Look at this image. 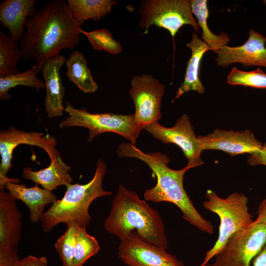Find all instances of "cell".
Wrapping results in <instances>:
<instances>
[{
  "instance_id": "1",
  "label": "cell",
  "mask_w": 266,
  "mask_h": 266,
  "mask_svg": "<svg viewBox=\"0 0 266 266\" xmlns=\"http://www.w3.org/2000/svg\"><path fill=\"white\" fill-rule=\"evenodd\" d=\"M81 30L67 1H48L26 22L20 40L22 60L33 61L40 73L44 64L63 50H73L79 45Z\"/></svg>"
},
{
  "instance_id": "2",
  "label": "cell",
  "mask_w": 266,
  "mask_h": 266,
  "mask_svg": "<svg viewBox=\"0 0 266 266\" xmlns=\"http://www.w3.org/2000/svg\"><path fill=\"white\" fill-rule=\"evenodd\" d=\"M118 157L133 158L147 164L157 179V184L144 193L146 201H166L173 203L181 211L183 219L200 231L212 234V223L205 219L197 210L187 194L183 186V178L187 167L180 170L170 168L169 157L160 152H144L131 142H123L117 148Z\"/></svg>"
},
{
  "instance_id": "3",
  "label": "cell",
  "mask_w": 266,
  "mask_h": 266,
  "mask_svg": "<svg viewBox=\"0 0 266 266\" xmlns=\"http://www.w3.org/2000/svg\"><path fill=\"white\" fill-rule=\"evenodd\" d=\"M104 230L120 241L135 233L142 240L166 249L168 241L159 212L134 191L120 185L111 203Z\"/></svg>"
},
{
  "instance_id": "4",
  "label": "cell",
  "mask_w": 266,
  "mask_h": 266,
  "mask_svg": "<svg viewBox=\"0 0 266 266\" xmlns=\"http://www.w3.org/2000/svg\"><path fill=\"white\" fill-rule=\"evenodd\" d=\"M106 172V164L100 159L90 181L84 184H70L66 186L62 198L55 200L44 212L40 220L42 231L49 233L60 223H64L66 226L74 224L86 228L92 220L89 213L92 202L97 198L112 194L102 187Z\"/></svg>"
},
{
  "instance_id": "5",
  "label": "cell",
  "mask_w": 266,
  "mask_h": 266,
  "mask_svg": "<svg viewBox=\"0 0 266 266\" xmlns=\"http://www.w3.org/2000/svg\"><path fill=\"white\" fill-rule=\"evenodd\" d=\"M205 197L203 207L217 214L220 223L218 238L212 248L206 252L201 266L207 264L215 257L233 234L254 222L249 210L248 199L244 194L234 192L223 198L214 191L208 190Z\"/></svg>"
},
{
  "instance_id": "6",
  "label": "cell",
  "mask_w": 266,
  "mask_h": 266,
  "mask_svg": "<svg viewBox=\"0 0 266 266\" xmlns=\"http://www.w3.org/2000/svg\"><path fill=\"white\" fill-rule=\"evenodd\" d=\"M65 111L68 116L62 121L60 128L68 127H83L88 129V142L99 134L107 132L118 133L135 145L140 131L134 122V114H120L111 112L91 113L85 108L74 107L68 101Z\"/></svg>"
},
{
  "instance_id": "7",
  "label": "cell",
  "mask_w": 266,
  "mask_h": 266,
  "mask_svg": "<svg viewBox=\"0 0 266 266\" xmlns=\"http://www.w3.org/2000/svg\"><path fill=\"white\" fill-rule=\"evenodd\" d=\"M138 12L139 27L145 34L153 25L166 30L173 38L185 25L192 26L197 33L200 29L188 0H142Z\"/></svg>"
},
{
  "instance_id": "8",
  "label": "cell",
  "mask_w": 266,
  "mask_h": 266,
  "mask_svg": "<svg viewBox=\"0 0 266 266\" xmlns=\"http://www.w3.org/2000/svg\"><path fill=\"white\" fill-rule=\"evenodd\" d=\"M266 244V225L253 223L233 234L215 256L213 266H250Z\"/></svg>"
},
{
  "instance_id": "9",
  "label": "cell",
  "mask_w": 266,
  "mask_h": 266,
  "mask_svg": "<svg viewBox=\"0 0 266 266\" xmlns=\"http://www.w3.org/2000/svg\"><path fill=\"white\" fill-rule=\"evenodd\" d=\"M165 92V86L150 74L132 78L129 95L135 105L134 122L141 130L161 118V102Z\"/></svg>"
},
{
  "instance_id": "10",
  "label": "cell",
  "mask_w": 266,
  "mask_h": 266,
  "mask_svg": "<svg viewBox=\"0 0 266 266\" xmlns=\"http://www.w3.org/2000/svg\"><path fill=\"white\" fill-rule=\"evenodd\" d=\"M144 129L165 144L173 143L178 146L188 160L186 167L189 169L204 164L201 158L203 150L186 114H182L172 127H165L156 122Z\"/></svg>"
},
{
  "instance_id": "11",
  "label": "cell",
  "mask_w": 266,
  "mask_h": 266,
  "mask_svg": "<svg viewBox=\"0 0 266 266\" xmlns=\"http://www.w3.org/2000/svg\"><path fill=\"white\" fill-rule=\"evenodd\" d=\"M118 256L128 266H185L166 249L142 240L134 232L121 241Z\"/></svg>"
},
{
  "instance_id": "12",
  "label": "cell",
  "mask_w": 266,
  "mask_h": 266,
  "mask_svg": "<svg viewBox=\"0 0 266 266\" xmlns=\"http://www.w3.org/2000/svg\"><path fill=\"white\" fill-rule=\"evenodd\" d=\"M28 144L39 147L44 149L51 159L59 155L55 149L57 141L55 137L43 133L26 132L10 127L0 132V180L6 178L12 166L13 152L17 146Z\"/></svg>"
},
{
  "instance_id": "13",
  "label": "cell",
  "mask_w": 266,
  "mask_h": 266,
  "mask_svg": "<svg viewBox=\"0 0 266 266\" xmlns=\"http://www.w3.org/2000/svg\"><path fill=\"white\" fill-rule=\"evenodd\" d=\"M203 151L218 150L231 156L251 153L259 150L263 144L250 130L227 131L216 129L205 135L198 136Z\"/></svg>"
},
{
  "instance_id": "14",
  "label": "cell",
  "mask_w": 266,
  "mask_h": 266,
  "mask_svg": "<svg viewBox=\"0 0 266 266\" xmlns=\"http://www.w3.org/2000/svg\"><path fill=\"white\" fill-rule=\"evenodd\" d=\"M266 37L251 28L249 37L243 44L235 47L226 45L215 53L217 65L225 67L240 63L245 67H266Z\"/></svg>"
},
{
  "instance_id": "15",
  "label": "cell",
  "mask_w": 266,
  "mask_h": 266,
  "mask_svg": "<svg viewBox=\"0 0 266 266\" xmlns=\"http://www.w3.org/2000/svg\"><path fill=\"white\" fill-rule=\"evenodd\" d=\"M66 61L65 57L60 55L46 62L41 70L46 89L44 106L49 118L61 116L65 111L63 99L65 89L62 83L60 70Z\"/></svg>"
},
{
  "instance_id": "16",
  "label": "cell",
  "mask_w": 266,
  "mask_h": 266,
  "mask_svg": "<svg viewBox=\"0 0 266 266\" xmlns=\"http://www.w3.org/2000/svg\"><path fill=\"white\" fill-rule=\"evenodd\" d=\"M5 190L0 191V246L17 249L21 238L22 216L16 200Z\"/></svg>"
},
{
  "instance_id": "17",
  "label": "cell",
  "mask_w": 266,
  "mask_h": 266,
  "mask_svg": "<svg viewBox=\"0 0 266 266\" xmlns=\"http://www.w3.org/2000/svg\"><path fill=\"white\" fill-rule=\"evenodd\" d=\"M4 188L14 199L25 204L29 211V219L33 223L40 221L45 207L58 200L51 191L40 188L36 184L27 187L25 184L9 182L4 185Z\"/></svg>"
},
{
  "instance_id": "18",
  "label": "cell",
  "mask_w": 266,
  "mask_h": 266,
  "mask_svg": "<svg viewBox=\"0 0 266 266\" xmlns=\"http://www.w3.org/2000/svg\"><path fill=\"white\" fill-rule=\"evenodd\" d=\"M35 0H5L0 4V22L10 35L20 41L27 19L37 11Z\"/></svg>"
},
{
  "instance_id": "19",
  "label": "cell",
  "mask_w": 266,
  "mask_h": 266,
  "mask_svg": "<svg viewBox=\"0 0 266 266\" xmlns=\"http://www.w3.org/2000/svg\"><path fill=\"white\" fill-rule=\"evenodd\" d=\"M186 46L192 51L190 58L187 62L183 82L178 88L172 102L185 93L191 91L203 94L205 92L199 77L200 63L204 53L210 50L209 46L198 37L197 33L192 34L191 41L186 44Z\"/></svg>"
},
{
  "instance_id": "20",
  "label": "cell",
  "mask_w": 266,
  "mask_h": 266,
  "mask_svg": "<svg viewBox=\"0 0 266 266\" xmlns=\"http://www.w3.org/2000/svg\"><path fill=\"white\" fill-rule=\"evenodd\" d=\"M70 168V166L67 165L59 155L51 159L48 167L39 170L34 171L30 167H25L22 171V176L52 192L59 186L66 187L72 184L73 179L69 173Z\"/></svg>"
},
{
  "instance_id": "21",
  "label": "cell",
  "mask_w": 266,
  "mask_h": 266,
  "mask_svg": "<svg viewBox=\"0 0 266 266\" xmlns=\"http://www.w3.org/2000/svg\"><path fill=\"white\" fill-rule=\"evenodd\" d=\"M65 65L67 78L80 91L84 93H93L97 90L98 84L93 79L87 61L81 52L78 50L71 52Z\"/></svg>"
},
{
  "instance_id": "22",
  "label": "cell",
  "mask_w": 266,
  "mask_h": 266,
  "mask_svg": "<svg viewBox=\"0 0 266 266\" xmlns=\"http://www.w3.org/2000/svg\"><path fill=\"white\" fill-rule=\"evenodd\" d=\"M114 0H68L67 4L77 24L81 27L89 20H99L117 4Z\"/></svg>"
},
{
  "instance_id": "23",
  "label": "cell",
  "mask_w": 266,
  "mask_h": 266,
  "mask_svg": "<svg viewBox=\"0 0 266 266\" xmlns=\"http://www.w3.org/2000/svg\"><path fill=\"white\" fill-rule=\"evenodd\" d=\"M192 13L196 16L200 28L202 30L201 38L209 46L210 50L216 53L222 47L227 45L231 40L228 35L222 32L216 35L210 31L207 24L209 11L206 0H189Z\"/></svg>"
},
{
  "instance_id": "24",
  "label": "cell",
  "mask_w": 266,
  "mask_h": 266,
  "mask_svg": "<svg viewBox=\"0 0 266 266\" xmlns=\"http://www.w3.org/2000/svg\"><path fill=\"white\" fill-rule=\"evenodd\" d=\"M18 42L9 33L0 32V77L19 72L17 64L22 54Z\"/></svg>"
},
{
  "instance_id": "25",
  "label": "cell",
  "mask_w": 266,
  "mask_h": 266,
  "mask_svg": "<svg viewBox=\"0 0 266 266\" xmlns=\"http://www.w3.org/2000/svg\"><path fill=\"white\" fill-rule=\"evenodd\" d=\"M35 66L22 72H18L8 76L0 77V99L2 100L10 99L11 96L8 93L11 88L21 85L32 87L37 90L46 88L45 82L40 80Z\"/></svg>"
},
{
  "instance_id": "26",
  "label": "cell",
  "mask_w": 266,
  "mask_h": 266,
  "mask_svg": "<svg viewBox=\"0 0 266 266\" xmlns=\"http://www.w3.org/2000/svg\"><path fill=\"white\" fill-rule=\"evenodd\" d=\"M100 249L98 240L88 233L86 228L78 226L72 266H83Z\"/></svg>"
},
{
  "instance_id": "27",
  "label": "cell",
  "mask_w": 266,
  "mask_h": 266,
  "mask_svg": "<svg viewBox=\"0 0 266 266\" xmlns=\"http://www.w3.org/2000/svg\"><path fill=\"white\" fill-rule=\"evenodd\" d=\"M80 32L87 37L92 48L96 51L104 50L112 55H117L123 51L121 44L114 39L112 33L107 29L91 32L82 29Z\"/></svg>"
},
{
  "instance_id": "28",
  "label": "cell",
  "mask_w": 266,
  "mask_h": 266,
  "mask_svg": "<svg viewBox=\"0 0 266 266\" xmlns=\"http://www.w3.org/2000/svg\"><path fill=\"white\" fill-rule=\"evenodd\" d=\"M227 83L232 85H242L256 88H266V73L260 68L250 71L232 68L227 77Z\"/></svg>"
},
{
  "instance_id": "29",
  "label": "cell",
  "mask_w": 266,
  "mask_h": 266,
  "mask_svg": "<svg viewBox=\"0 0 266 266\" xmlns=\"http://www.w3.org/2000/svg\"><path fill=\"white\" fill-rule=\"evenodd\" d=\"M66 227V231L58 238L54 246L63 266H72L78 226L73 224Z\"/></svg>"
},
{
  "instance_id": "30",
  "label": "cell",
  "mask_w": 266,
  "mask_h": 266,
  "mask_svg": "<svg viewBox=\"0 0 266 266\" xmlns=\"http://www.w3.org/2000/svg\"><path fill=\"white\" fill-rule=\"evenodd\" d=\"M19 260L17 249L0 246V266H14Z\"/></svg>"
},
{
  "instance_id": "31",
  "label": "cell",
  "mask_w": 266,
  "mask_h": 266,
  "mask_svg": "<svg viewBox=\"0 0 266 266\" xmlns=\"http://www.w3.org/2000/svg\"><path fill=\"white\" fill-rule=\"evenodd\" d=\"M247 163L252 166H266V143L263 144L259 150L249 154Z\"/></svg>"
},
{
  "instance_id": "32",
  "label": "cell",
  "mask_w": 266,
  "mask_h": 266,
  "mask_svg": "<svg viewBox=\"0 0 266 266\" xmlns=\"http://www.w3.org/2000/svg\"><path fill=\"white\" fill-rule=\"evenodd\" d=\"M14 266H48L45 257H37L30 255L18 260Z\"/></svg>"
},
{
  "instance_id": "33",
  "label": "cell",
  "mask_w": 266,
  "mask_h": 266,
  "mask_svg": "<svg viewBox=\"0 0 266 266\" xmlns=\"http://www.w3.org/2000/svg\"><path fill=\"white\" fill-rule=\"evenodd\" d=\"M257 214L258 217L254 220V222L266 225V199L260 204Z\"/></svg>"
},
{
  "instance_id": "34",
  "label": "cell",
  "mask_w": 266,
  "mask_h": 266,
  "mask_svg": "<svg viewBox=\"0 0 266 266\" xmlns=\"http://www.w3.org/2000/svg\"><path fill=\"white\" fill-rule=\"evenodd\" d=\"M253 266H266V244L253 259Z\"/></svg>"
},
{
  "instance_id": "35",
  "label": "cell",
  "mask_w": 266,
  "mask_h": 266,
  "mask_svg": "<svg viewBox=\"0 0 266 266\" xmlns=\"http://www.w3.org/2000/svg\"><path fill=\"white\" fill-rule=\"evenodd\" d=\"M199 266H213L212 265L206 264L203 266L200 265Z\"/></svg>"
},
{
  "instance_id": "36",
  "label": "cell",
  "mask_w": 266,
  "mask_h": 266,
  "mask_svg": "<svg viewBox=\"0 0 266 266\" xmlns=\"http://www.w3.org/2000/svg\"><path fill=\"white\" fill-rule=\"evenodd\" d=\"M263 2H264V4H265V5L266 6V0H264L263 1Z\"/></svg>"
}]
</instances>
